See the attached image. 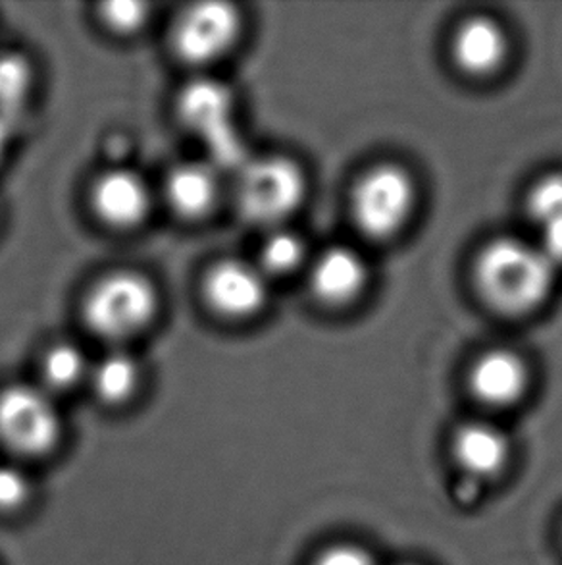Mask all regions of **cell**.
Returning a JSON list of instances; mask_svg holds the SVG:
<instances>
[{"instance_id":"8992f818","label":"cell","mask_w":562,"mask_h":565,"mask_svg":"<svg viewBox=\"0 0 562 565\" xmlns=\"http://www.w3.org/2000/svg\"><path fill=\"white\" fill-rule=\"evenodd\" d=\"M241 15L226 2H201L187 8L175 23V53L191 64L216 61L236 43Z\"/></svg>"},{"instance_id":"44dd1931","label":"cell","mask_w":562,"mask_h":565,"mask_svg":"<svg viewBox=\"0 0 562 565\" xmlns=\"http://www.w3.org/2000/svg\"><path fill=\"white\" fill-rule=\"evenodd\" d=\"M28 477L12 466H0V512H12L30 500Z\"/></svg>"},{"instance_id":"8fae6325","label":"cell","mask_w":562,"mask_h":565,"mask_svg":"<svg viewBox=\"0 0 562 565\" xmlns=\"http://www.w3.org/2000/svg\"><path fill=\"white\" fill-rule=\"evenodd\" d=\"M451 454L464 473L484 481L499 477L507 469L510 443L501 428L474 420L456 428L451 440Z\"/></svg>"},{"instance_id":"2e32d148","label":"cell","mask_w":562,"mask_h":565,"mask_svg":"<svg viewBox=\"0 0 562 565\" xmlns=\"http://www.w3.org/2000/svg\"><path fill=\"white\" fill-rule=\"evenodd\" d=\"M91 373L95 390L107 404H122L131 397L141 375L138 361L126 352L107 353Z\"/></svg>"},{"instance_id":"ffe728a7","label":"cell","mask_w":562,"mask_h":565,"mask_svg":"<svg viewBox=\"0 0 562 565\" xmlns=\"http://www.w3.org/2000/svg\"><path fill=\"white\" fill-rule=\"evenodd\" d=\"M147 15H149V7L143 2L123 0V2H110L102 7V18L108 23V28L120 33L141 30Z\"/></svg>"},{"instance_id":"277c9868","label":"cell","mask_w":562,"mask_h":565,"mask_svg":"<svg viewBox=\"0 0 562 565\" xmlns=\"http://www.w3.org/2000/svg\"><path fill=\"white\" fill-rule=\"evenodd\" d=\"M159 296L147 276L116 273L102 278L85 301V319L105 338L131 337L143 330L156 313Z\"/></svg>"},{"instance_id":"9c48e42d","label":"cell","mask_w":562,"mask_h":565,"mask_svg":"<svg viewBox=\"0 0 562 565\" xmlns=\"http://www.w3.org/2000/svg\"><path fill=\"white\" fill-rule=\"evenodd\" d=\"M530 384V369L512 350L497 348L482 353L468 373L474 397L489 407H509L525 397Z\"/></svg>"},{"instance_id":"603a6c76","label":"cell","mask_w":562,"mask_h":565,"mask_svg":"<svg viewBox=\"0 0 562 565\" xmlns=\"http://www.w3.org/2000/svg\"><path fill=\"white\" fill-rule=\"evenodd\" d=\"M540 245L541 252L548 255L549 260L559 267L562 265V218L561 221L549 222L545 226H541Z\"/></svg>"},{"instance_id":"cb8c5ba5","label":"cell","mask_w":562,"mask_h":565,"mask_svg":"<svg viewBox=\"0 0 562 565\" xmlns=\"http://www.w3.org/2000/svg\"><path fill=\"white\" fill-rule=\"evenodd\" d=\"M14 131L15 124L8 122L4 118H0V161H2V157L7 153L10 141L14 138Z\"/></svg>"},{"instance_id":"4fadbf2b","label":"cell","mask_w":562,"mask_h":565,"mask_svg":"<svg viewBox=\"0 0 562 565\" xmlns=\"http://www.w3.org/2000/svg\"><path fill=\"white\" fill-rule=\"evenodd\" d=\"M93 205L102 221L118 228H131L149 213L151 191L138 172L110 170L95 184Z\"/></svg>"},{"instance_id":"5b68a950","label":"cell","mask_w":562,"mask_h":565,"mask_svg":"<svg viewBox=\"0 0 562 565\" xmlns=\"http://www.w3.org/2000/svg\"><path fill=\"white\" fill-rule=\"evenodd\" d=\"M62 435L61 413L51 396L35 386L0 392V440L20 456H43Z\"/></svg>"},{"instance_id":"7402d4cb","label":"cell","mask_w":562,"mask_h":565,"mask_svg":"<svg viewBox=\"0 0 562 565\" xmlns=\"http://www.w3.org/2000/svg\"><path fill=\"white\" fill-rule=\"evenodd\" d=\"M312 565H376L372 554L358 544H334L324 552Z\"/></svg>"},{"instance_id":"e0dca14e","label":"cell","mask_w":562,"mask_h":565,"mask_svg":"<svg viewBox=\"0 0 562 565\" xmlns=\"http://www.w3.org/2000/svg\"><path fill=\"white\" fill-rule=\"evenodd\" d=\"M303 259V239L288 230H275L262 244L259 267L264 270V275L267 273L288 275L291 270L301 267Z\"/></svg>"},{"instance_id":"9a60e30c","label":"cell","mask_w":562,"mask_h":565,"mask_svg":"<svg viewBox=\"0 0 562 565\" xmlns=\"http://www.w3.org/2000/svg\"><path fill=\"white\" fill-rule=\"evenodd\" d=\"M33 85V70L22 54H0V118L20 124Z\"/></svg>"},{"instance_id":"52a82bcc","label":"cell","mask_w":562,"mask_h":565,"mask_svg":"<svg viewBox=\"0 0 562 565\" xmlns=\"http://www.w3.org/2000/svg\"><path fill=\"white\" fill-rule=\"evenodd\" d=\"M205 296L210 307L224 317H251L267 306V275L247 260H221L206 276Z\"/></svg>"},{"instance_id":"6da1fadb","label":"cell","mask_w":562,"mask_h":565,"mask_svg":"<svg viewBox=\"0 0 562 565\" xmlns=\"http://www.w3.org/2000/svg\"><path fill=\"white\" fill-rule=\"evenodd\" d=\"M556 267L536 242L497 237L484 245L474 263L479 298L497 313L520 317L545 303Z\"/></svg>"},{"instance_id":"7a4b0ae2","label":"cell","mask_w":562,"mask_h":565,"mask_svg":"<svg viewBox=\"0 0 562 565\" xmlns=\"http://www.w3.org/2000/svg\"><path fill=\"white\" fill-rule=\"evenodd\" d=\"M417 203L419 188L411 172L396 162H381L358 178L350 213L366 237L391 239L411 222Z\"/></svg>"},{"instance_id":"ac0fdd59","label":"cell","mask_w":562,"mask_h":565,"mask_svg":"<svg viewBox=\"0 0 562 565\" xmlns=\"http://www.w3.org/2000/svg\"><path fill=\"white\" fill-rule=\"evenodd\" d=\"M43 373L54 388H72L87 373L85 353L74 344H56L46 352Z\"/></svg>"},{"instance_id":"d6986e66","label":"cell","mask_w":562,"mask_h":565,"mask_svg":"<svg viewBox=\"0 0 562 565\" xmlns=\"http://www.w3.org/2000/svg\"><path fill=\"white\" fill-rule=\"evenodd\" d=\"M528 214L538 226L562 218V174H549L538 180L526 198Z\"/></svg>"},{"instance_id":"ba28073f","label":"cell","mask_w":562,"mask_h":565,"mask_svg":"<svg viewBox=\"0 0 562 565\" xmlns=\"http://www.w3.org/2000/svg\"><path fill=\"white\" fill-rule=\"evenodd\" d=\"M510 43L501 23L487 15L464 20L451 39L456 68L466 76H495L509 58Z\"/></svg>"},{"instance_id":"d4e9b609","label":"cell","mask_w":562,"mask_h":565,"mask_svg":"<svg viewBox=\"0 0 562 565\" xmlns=\"http://www.w3.org/2000/svg\"><path fill=\"white\" fill-rule=\"evenodd\" d=\"M407 565H411V564H407Z\"/></svg>"},{"instance_id":"30bf717a","label":"cell","mask_w":562,"mask_h":565,"mask_svg":"<svg viewBox=\"0 0 562 565\" xmlns=\"http://www.w3.org/2000/svg\"><path fill=\"white\" fill-rule=\"evenodd\" d=\"M314 296L326 306H349L365 291L368 284V267L357 249L347 245H334L312 265L311 275Z\"/></svg>"},{"instance_id":"5bb4252c","label":"cell","mask_w":562,"mask_h":565,"mask_svg":"<svg viewBox=\"0 0 562 565\" xmlns=\"http://www.w3.org/2000/svg\"><path fill=\"white\" fill-rule=\"evenodd\" d=\"M218 191V170L213 164L185 162L167 174V201L185 218L205 216L216 203Z\"/></svg>"},{"instance_id":"3957f363","label":"cell","mask_w":562,"mask_h":565,"mask_svg":"<svg viewBox=\"0 0 562 565\" xmlns=\"http://www.w3.org/2000/svg\"><path fill=\"white\" fill-rule=\"evenodd\" d=\"M306 195V178L295 161L267 157L247 162L237 184V205L247 221L278 224L295 213Z\"/></svg>"},{"instance_id":"7c38bea8","label":"cell","mask_w":562,"mask_h":565,"mask_svg":"<svg viewBox=\"0 0 562 565\" xmlns=\"http://www.w3.org/2000/svg\"><path fill=\"white\" fill-rule=\"evenodd\" d=\"M231 92L221 82L208 77L187 85L180 97L183 122L201 134L208 147L236 134L231 126Z\"/></svg>"}]
</instances>
